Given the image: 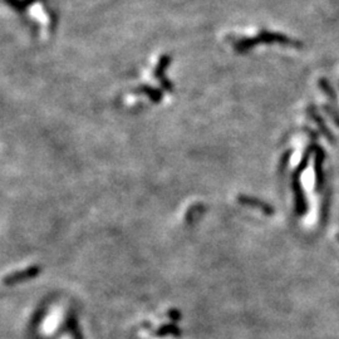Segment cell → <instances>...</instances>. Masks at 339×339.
I'll list each match as a JSON object with an SVG mask.
<instances>
[{
  "instance_id": "cell-1",
  "label": "cell",
  "mask_w": 339,
  "mask_h": 339,
  "mask_svg": "<svg viewBox=\"0 0 339 339\" xmlns=\"http://www.w3.org/2000/svg\"><path fill=\"white\" fill-rule=\"evenodd\" d=\"M325 160V152L322 147L318 146L315 150V160H314V172H315V189L320 191L324 185V174H323V163Z\"/></svg>"
},
{
  "instance_id": "cell-6",
  "label": "cell",
  "mask_w": 339,
  "mask_h": 339,
  "mask_svg": "<svg viewBox=\"0 0 339 339\" xmlns=\"http://www.w3.org/2000/svg\"><path fill=\"white\" fill-rule=\"evenodd\" d=\"M323 108H324V111L327 112L328 116L332 118V121L334 122L335 126L339 127V113L337 111H335L334 107L330 106V104H324V106H323Z\"/></svg>"
},
{
  "instance_id": "cell-4",
  "label": "cell",
  "mask_w": 339,
  "mask_h": 339,
  "mask_svg": "<svg viewBox=\"0 0 339 339\" xmlns=\"http://www.w3.org/2000/svg\"><path fill=\"white\" fill-rule=\"evenodd\" d=\"M319 87H320V90H322L323 92H324L325 95H327L328 97L332 100L333 104L335 106V103H337V95H335L334 90H333L332 86L329 84L328 79H325V78H320V79H319Z\"/></svg>"
},
{
  "instance_id": "cell-7",
  "label": "cell",
  "mask_w": 339,
  "mask_h": 339,
  "mask_svg": "<svg viewBox=\"0 0 339 339\" xmlns=\"http://www.w3.org/2000/svg\"><path fill=\"white\" fill-rule=\"evenodd\" d=\"M338 240H339V234H338Z\"/></svg>"
},
{
  "instance_id": "cell-2",
  "label": "cell",
  "mask_w": 339,
  "mask_h": 339,
  "mask_svg": "<svg viewBox=\"0 0 339 339\" xmlns=\"http://www.w3.org/2000/svg\"><path fill=\"white\" fill-rule=\"evenodd\" d=\"M291 187H293L294 195H295L296 214L303 216L304 214L307 213L308 206H307V201H305L303 189H302V184H301V181H299V177L293 176V180H291Z\"/></svg>"
},
{
  "instance_id": "cell-3",
  "label": "cell",
  "mask_w": 339,
  "mask_h": 339,
  "mask_svg": "<svg viewBox=\"0 0 339 339\" xmlns=\"http://www.w3.org/2000/svg\"><path fill=\"white\" fill-rule=\"evenodd\" d=\"M308 114H309L310 118H312L313 121L317 123L318 129H319V131L322 132V135L324 136V137L327 138L329 142H334V136H333V132L328 129L327 123H325L324 119L322 118V116L318 113V111H317V108H315L314 104H309V107H308Z\"/></svg>"
},
{
  "instance_id": "cell-5",
  "label": "cell",
  "mask_w": 339,
  "mask_h": 339,
  "mask_svg": "<svg viewBox=\"0 0 339 339\" xmlns=\"http://www.w3.org/2000/svg\"><path fill=\"white\" fill-rule=\"evenodd\" d=\"M242 201L246 202V203H250V205L255 206V207H258V208H262V210L264 211V213H267V214H273V208H271L269 205H267V203L259 201V200H254V199H244V200H242Z\"/></svg>"
}]
</instances>
